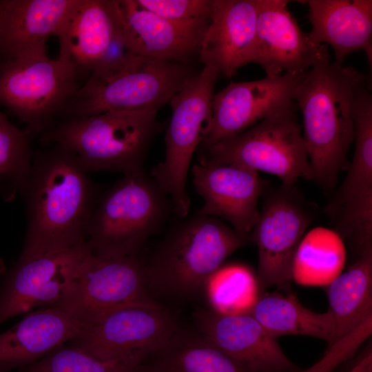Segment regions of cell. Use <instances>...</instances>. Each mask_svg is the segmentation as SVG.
<instances>
[{
	"mask_svg": "<svg viewBox=\"0 0 372 372\" xmlns=\"http://www.w3.org/2000/svg\"><path fill=\"white\" fill-rule=\"evenodd\" d=\"M33 154L21 196L27 227L20 258L63 250L86 241L98 188L76 156L57 144Z\"/></svg>",
	"mask_w": 372,
	"mask_h": 372,
	"instance_id": "cell-1",
	"label": "cell"
},
{
	"mask_svg": "<svg viewBox=\"0 0 372 372\" xmlns=\"http://www.w3.org/2000/svg\"><path fill=\"white\" fill-rule=\"evenodd\" d=\"M366 83L369 77L351 66L321 61L293 90L313 180L326 191L334 188L340 172L349 167L347 154L354 137L353 99Z\"/></svg>",
	"mask_w": 372,
	"mask_h": 372,
	"instance_id": "cell-2",
	"label": "cell"
},
{
	"mask_svg": "<svg viewBox=\"0 0 372 372\" xmlns=\"http://www.w3.org/2000/svg\"><path fill=\"white\" fill-rule=\"evenodd\" d=\"M251 243L218 218L198 213L172 227L144 259L149 292L186 300L205 291L208 281L225 260Z\"/></svg>",
	"mask_w": 372,
	"mask_h": 372,
	"instance_id": "cell-3",
	"label": "cell"
},
{
	"mask_svg": "<svg viewBox=\"0 0 372 372\" xmlns=\"http://www.w3.org/2000/svg\"><path fill=\"white\" fill-rule=\"evenodd\" d=\"M194 73L189 64L127 52L96 68L59 115L64 120L109 111L158 110Z\"/></svg>",
	"mask_w": 372,
	"mask_h": 372,
	"instance_id": "cell-4",
	"label": "cell"
},
{
	"mask_svg": "<svg viewBox=\"0 0 372 372\" xmlns=\"http://www.w3.org/2000/svg\"><path fill=\"white\" fill-rule=\"evenodd\" d=\"M158 110L109 111L61 120L41 134L40 141L70 149L87 172L141 174L145 172L147 148L158 128Z\"/></svg>",
	"mask_w": 372,
	"mask_h": 372,
	"instance_id": "cell-5",
	"label": "cell"
},
{
	"mask_svg": "<svg viewBox=\"0 0 372 372\" xmlns=\"http://www.w3.org/2000/svg\"><path fill=\"white\" fill-rule=\"evenodd\" d=\"M167 196L145 172L124 176L98 198L86 238L92 254L140 255L172 208Z\"/></svg>",
	"mask_w": 372,
	"mask_h": 372,
	"instance_id": "cell-6",
	"label": "cell"
},
{
	"mask_svg": "<svg viewBox=\"0 0 372 372\" xmlns=\"http://www.w3.org/2000/svg\"><path fill=\"white\" fill-rule=\"evenodd\" d=\"M298 112L291 100L245 131L200 149L199 161L266 172L286 187L313 180Z\"/></svg>",
	"mask_w": 372,
	"mask_h": 372,
	"instance_id": "cell-7",
	"label": "cell"
},
{
	"mask_svg": "<svg viewBox=\"0 0 372 372\" xmlns=\"http://www.w3.org/2000/svg\"><path fill=\"white\" fill-rule=\"evenodd\" d=\"M219 75L207 66L192 74L172 97V117L165 136V156L151 172L160 189L171 198L180 218L189 210L186 182L194 154L205 136L212 118V101Z\"/></svg>",
	"mask_w": 372,
	"mask_h": 372,
	"instance_id": "cell-8",
	"label": "cell"
},
{
	"mask_svg": "<svg viewBox=\"0 0 372 372\" xmlns=\"http://www.w3.org/2000/svg\"><path fill=\"white\" fill-rule=\"evenodd\" d=\"M81 76L72 62L48 54L0 62V105L26 125L28 136L41 135L83 85Z\"/></svg>",
	"mask_w": 372,
	"mask_h": 372,
	"instance_id": "cell-9",
	"label": "cell"
},
{
	"mask_svg": "<svg viewBox=\"0 0 372 372\" xmlns=\"http://www.w3.org/2000/svg\"><path fill=\"white\" fill-rule=\"evenodd\" d=\"M179 327L174 313L149 300L104 313L66 344L103 361L140 366Z\"/></svg>",
	"mask_w": 372,
	"mask_h": 372,
	"instance_id": "cell-10",
	"label": "cell"
},
{
	"mask_svg": "<svg viewBox=\"0 0 372 372\" xmlns=\"http://www.w3.org/2000/svg\"><path fill=\"white\" fill-rule=\"evenodd\" d=\"M154 300L149 291L144 259L140 255H87L68 292L52 305L61 307L83 329L113 309Z\"/></svg>",
	"mask_w": 372,
	"mask_h": 372,
	"instance_id": "cell-11",
	"label": "cell"
},
{
	"mask_svg": "<svg viewBox=\"0 0 372 372\" xmlns=\"http://www.w3.org/2000/svg\"><path fill=\"white\" fill-rule=\"evenodd\" d=\"M355 150L347 175L327 207L338 234L358 255L372 247V96L361 92L353 103Z\"/></svg>",
	"mask_w": 372,
	"mask_h": 372,
	"instance_id": "cell-12",
	"label": "cell"
},
{
	"mask_svg": "<svg viewBox=\"0 0 372 372\" xmlns=\"http://www.w3.org/2000/svg\"><path fill=\"white\" fill-rule=\"evenodd\" d=\"M90 253L85 241L59 251L30 258H19L0 282V325L35 307L58 302Z\"/></svg>",
	"mask_w": 372,
	"mask_h": 372,
	"instance_id": "cell-13",
	"label": "cell"
},
{
	"mask_svg": "<svg viewBox=\"0 0 372 372\" xmlns=\"http://www.w3.org/2000/svg\"><path fill=\"white\" fill-rule=\"evenodd\" d=\"M293 188L282 186L266 198L250 234L258 248L260 291L292 279L294 257L311 220Z\"/></svg>",
	"mask_w": 372,
	"mask_h": 372,
	"instance_id": "cell-14",
	"label": "cell"
},
{
	"mask_svg": "<svg viewBox=\"0 0 372 372\" xmlns=\"http://www.w3.org/2000/svg\"><path fill=\"white\" fill-rule=\"evenodd\" d=\"M286 0H259L254 43L246 65H259L266 76L307 73L330 61L326 45L312 42L290 12Z\"/></svg>",
	"mask_w": 372,
	"mask_h": 372,
	"instance_id": "cell-15",
	"label": "cell"
},
{
	"mask_svg": "<svg viewBox=\"0 0 372 372\" xmlns=\"http://www.w3.org/2000/svg\"><path fill=\"white\" fill-rule=\"evenodd\" d=\"M305 74L229 83L214 96L211 125L200 149L245 131L293 100V90Z\"/></svg>",
	"mask_w": 372,
	"mask_h": 372,
	"instance_id": "cell-16",
	"label": "cell"
},
{
	"mask_svg": "<svg viewBox=\"0 0 372 372\" xmlns=\"http://www.w3.org/2000/svg\"><path fill=\"white\" fill-rule=\"evenodd\" d=\"M197 331L216 347L254 372H298L277 338L269 335L249 313L222 314L200 309Z\"/></svg>",
	"mask_w": 372,
	"mask_h": 372,
	"instance_id": "cell-17",
	"label": "cell"
},
{
	"mask_svg": "<svg viewBox=\"0 0 372 372\" xmlns=\"http://www.w3.org/2000/svg\"><path fill=\"white\" fill-rule=\"evenodd\" d=\"M191 172L196 190L204 200L198 214L225 219L238 232L250 235L265 187L259 174L234 165L201 161L194 165Z\"/></svg>",
	"mask_w": 372,
	"mask_h": 372,
	"instance_id": "cell-18",
	"label": "cell"
},
{
	"mask_svg": "<svg viewBox=\"0 0 372 372\" xmlns=\"http://www.w3.org/2000/svg\"><path fill=\"white\" fill-rule=\"evenodd\" d=\"M121 32L119 0H76L56 36L58 57L89 76Z\"/></svg>",
	"mask_w": 372,
	"mask_h": 372,
	"instance_id": "cell-19",
	"label": "cell"
},
{
	"mask_svg": "<svg viewBox=\"0 0 372 372\" xmlns=\"http://www.w3.org/2000/svg\"><path fill=\"white\" fill-rule=\"evenodd\" d=\"M76 0H1L0 62L47 54Z\"/></svg>",
	"mask_w": 372,
	"mask_h": 372,
	"instance_id": "cell-20",
	"label": "cell"
},
{
	"mask_svg": "<svg viewBox=\"0 0 372 372\" xmlns=\"http://www.w3.org/2000/svg\"><path fill=\"white\" fill-rule=\"evenodd\" d=\"M259 0H213L199 56L204 66L231 78L245 65L254 43Z\"/></svg>",
	"mask_w": 372,
	"mask_h": 372,
	"instance_id": "cell-21",
	"label": "cell"
},
{
	"mask_svg": "<svg viewBox=\"0 0 372 372\" xmlns=\"http://www.w3.org/2000/svg\"><path fill=\"white\" fill-rule=\"evenodd\" d=\"M125 50L151 59L189 64L199 56L205 32L191 29L146 10L136 0H119Z\"/></svg>",
	"mask_w": 372,
	"mask_h": 372,
	"instance_id": "cell-22",
	"label": "cell"
},
{
	"mask_svg": "<svg viewBox=\"0 0 372 372\" xmlns=\"http://www.w3.org/2000/svg\"><path fill=\"white\" fill-rule=\"evenodd\" d=\"M83 329L76 318L56 306L28 313L0 333V372H13L40 360Z\"/></svg>",
	"mask_w": 372,
	"mask_h": 372,
	"instance_id": "cell-23",
	"label": "cell"
},
{
	"mask_svg": "<svg viewBox=\"0 0 372 372\" xmlns=\"http://www.w3.org/2000/svg\"><path fill=\"white\" fill-rule=\"evenodd\" d=\"M309 8L311 30L310 40L328 44L334 52L335 62L342 64L351 53L362 50L370 70L372 68V1H298Z\"/></svg>",
	"mask_w": 372,
	"mask_h": 372,
	"instance_id": "cell-24",
	"label": "cell"
},
{
	"mask_svg": "<svg viewBox=\"0 0 372 372\" xmlns=\"http://www.w3.org/2000/svg\"><path fill=\"white\" fill-rule=\"evenodd\" d=\"M141 366L143 372H254L224 353L199 332L180 327Z\"/></svg>",
	"mask_w": 372,
	"mask_h": 372,
	"instance_id": "cell-25",
	"label": "cell"
},
{
	"mask_svg": "<svg viewBox=\"0 0 372 372\" xmlns=\"http://www.w3.org/2000/svg\"><path fill=\"white\" fill-rule=\"evenodd\" d=\"M327 286L336 342L372 317V247Z\"/></svg>",
	"mask_w": 372,
	"mask_h": 372,
	"instance_id": "cell-26",
	"label": "cell"
},
{
	"mask_svg": "<svg viewBox=\"0 0 372 372\" xmlns=\"http://www.w3.org/2000/svg\"><path fill=\"white\" fill-rule=\"evenodd\" d=\"M251 314L271 336L307 335L322 339L330 347L335 342L331 313H316L303 307L293 294L260 296Z\"/></svg>",
	"mask_w": 372,
	"mask_h": 372,
	"instance_id": "cell-27",
	"label": "cell"
},
{
	"mask_svg": "<svg viewBox=\"0 0 372 372\" xmlns=\"http://www.w3.org/2000/svg\"><path fill=\"white\" fill-rule=\"evenodd\" d=\"M345 249L338 233L317 228L302 238L292 267V279L308 286H327L341 273Z\"/></svg>",
	"mask_w": 372,
	"mask_h": 372,
	"instance_id": "cell-28",
	"label": "cell"
},
{
	"mask_svg": "<svg viewBox=\"0 0 372 372\" xmlns=\"http://www.w3.org/2000/svg\"><path fill=\"white\" fill-rule=\"evenodd\" d=\"M28 135L0 111V197L11 202L20 196L32 166Z\"/></svg>",
	"mask_w": 372,
	"mask_h": 372,
	"instance_id": "cell-29",
	"label": "cell"
},
{
	"mask_svg": "<svg viewBox=\"0 0 372 372\" xmlns=\"http://www.w3.org/2000/svg\"><path fill=\"white\" fill-rule=\"evenodd\" d=\"M205 291L212 309L222 314L249 313L260 296L257 278L240 264L220 267L210 278Z\"/></svg>",
	"mask_w": 372,
	"mask_h": 372,
	"instance_id": "cell-30",
	"label": "cell"
},
{
	"mask_svg": "<svg viewBox=\"0 0 372 372\" xmlns=\"http://www.w3.org/2000/svg\"><path fill=\"white\" fill-rule=\"evenodd\" d=\"M13 372H143V369L141 365L103 361L65 344L40 360Z\"/></svg>",
	"mask_w": 372,
	"mask_h": 372,
	"instance_id": "cell-31",
	"label": "cell"
},
{
	"mask_svg": "<svg viewBox=\"0 0 372 372\" xmlns=\"http://www.w3.org/2000/svg\"><path fill=\"white\" fill-rule=\"evenodd\" d=\"M139 6L185 27L205 32L213 0H136Z\"/></svg>",
	"mask_w": 372,
	"mask_h": 372,
	"instance_id": "cell-32",
	"label": "cell"
},
{
	"mask_svg": "<svg viewBox=\"0 0 372 372\" xmlns=\"http://www.w3.org/2000/svg\"><path fill=\"white\" fill-rule=\"evenodd\" d=\"M372 317L368 318L349 335L335 342L329 347V353L327 354L326 360L322 359L320 362L309 369L298 372H330L334 366L344 360L353 353L356 348L371 333Z\"/></svg>",
	"mask_w": 372,
	"mask_h": 372,
	"instance_id": "cell-33",
	"label": "cell"
},
{
	"mask_svg": "<svg viewBox=\"0 0 372 372\" xmlns=\"http://www.w3.org/2000/svg\"><path fill=\"white\" fill-rule=\"evenodd\" d=\"M370 362H372L371 351H368L349 372H362Z\"/></svg>",
	"mask_w": 372,
	"mask_h": 372,
	"instance_id": "cell-34",
	"label": "cell"
},
{
	"mask_svg": "<svg viewBox=\"0 0 372 372\" xmlns=\"http://www.w3.org/2000/svg\"><path fill=\"white\" fill-rule=\"evenodd\" d=\"M6 270L4 260L0 258V276H2L6 272Z\"/></svg>",
	"mask_w": 372,
	"mask_h": 372,
	"instance_id": "cell-35",
	"label": "cell"
},
{
	"mask_svg": "<svg viewBox=\"0 0 372 372\" xmlns=\"http://www.w3.org/2000/svg\"><path fill=\"white\" fill-rule=\"evenodd\" d=\"M362 372H372V362H370Z\"/></svg>",
	"mask_w": 372,
	"mask_h": 372,
	"instance_id": "cell-36",
	"label": "cell"
},
{
	"mask_svg": "<svg viewBox=\"0 0 372 372\" xmlns=\"http://www.w3.org/2000/svg\"><path fill=\"white\" fill-rule=\"evenodd\" d=\"M1 6H2V2L1 1H0V13H1Z\"/></svg>",
	"mask_w": 372,
	"mask_h": 372,
	"instance_id": "cell-37",
	"label": "cell"
}]
</instances>
